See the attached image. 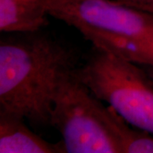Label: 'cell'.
I'll return each instance as SVG.
<instances>
[{"instance_id":"7","label":"cell","mask_w":153,"mask_h":153,"mask_svg":"<svg viewBox=\"0 0 153 153\" xmlns=\"http://www.w3.org/2000/svg\"><path fill=\"white\" fill-rule=\"evenodd\" d=\"M101 113L122 153H153V134L127 123L111 107L101 105Z\"/></svg>"},{"instance_id":"9","label":"cell","mask_w":153,"mask_h":153,"mask_svg":"<svg viewBox=\"0 0 153 153\" xmlns=\"http://www.w3.org/2000/svg\"><path fill=\"white\" fill-rule=\"evenodd\" d=\"M123 4L130 6L153 15V0H117Z\"/></svg>"},{"instance_id":"5","label":"cell","mask_w":153,"mask_h":153,"mask_svg":"<svg viewBox=\"0 0 153 153\" xmlns=\"http://www.w3.org/2000/svg\"><path fill=\"white\" fill-rule=\"evenodd\" d=\"M0 152H66L62 141L50 143L37 135L24 123V118L0 110Z\"/></svg>"},{"instance_id":"3","label":"cell","mask_w":153,"mask_h":153,"mask_svg":"<svg viewBox=\"0 0 153 153\" xmlns=\"http://www.w3.org/2000/svg\"><path fill=\"white\" fill-rule=\"evenodd\" d=\"M101 105L80 79L76 70L55 94L50 125L60 132L66 152L122 153L101 113Z\"/></svg>"},{"instance_id":"8","label":"cell","mask_w":153,"mask_h":153,"mask_svg":"<svg viewBox=\"0 0 153 153\" xmlns=\"http://www.w3.org/2000/svg\"><path fill=\"white\" fill-rule=\"evenodd\" d=\"M86 39L94 47L108 50L139 65L153 66V39L137 40L102 34H89Z\"/></svg>"},{"instance_id":"2","label":"cell","mask_w":153,"mask_h":153,"mask_svg":"<svg viewBox=\"0 0 153 153\" xmlns=\"http://www.w3.org/2000/svg\"><path fill=\"white\" fill-rule=\"evenodd\" d=\"M76 76L134 128L153 134V81L141 65L94 47Z\"/></svg>"},{"instance_id":"4","label":"cell","mask_w":153,"mask_h":153,"mask_svg":"<svg viewBox=\"0 0 153 153\" xmlns=\"http://www.w3.org/2000/svg\"><path fill=\"white\" fill-rule=\"evenodd\" d=\"M49 16L84 36L102 34L137 40L153 39V15L117 0H49Z\"/></svg>"},{"instance_id":"10","label":"cell","mask_w":153,"mask_h":153,"mask_svg":"<svg viewBox=\"0 0 153 153\" xmlns=\"http://www.w3.org/2000/svg\"><path fill=\"white\" fill-rule=\"evenodd\" d=\"M141 66L144 67V69L146 70L148 75L150 76V77L153 81V66H143V65H141Z\"/></svg>"},{"instance_id":"6","label":"cell","mask_w":153,"mask_h":153,"mask_svg":"<svg viewBox=\"0 0 153 153\" xmlns=\"http://www.w3.org/2000/svg\"><path fill=\"white\" fill-rule=\"evenodd\" d=\"M49 0H0V31L32 33L47 24Z\"/></svg>"},{"instance_id":"1","label":"cell","mask_w":153,"mask_h":153,"mask_svg":"<svg viewBox=\"0 0 153 153\" xmlns=\"http://www.w3.org/2000/svg\"><path fill=\"white\" fill-rule=\"evenodd\" d=\"M13 34L0 42V110L50 125L55 94L77 68V54L40 30Z\"/></svg>"}]
</instances>
